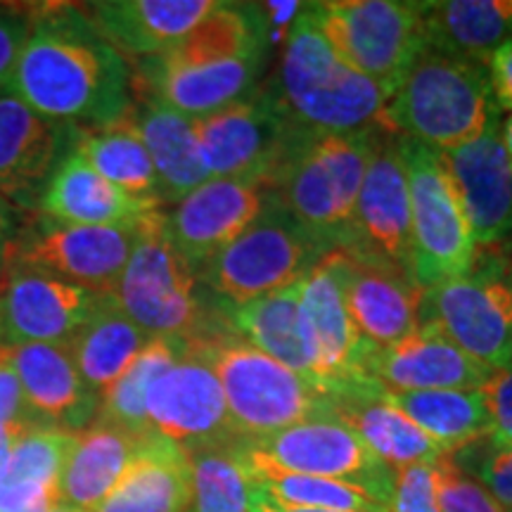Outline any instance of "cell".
<instances>
[{"instance_id": "obj_16", "label": "cell", "mask_w": 512, "mask_h": 512, "mask_svg": "<svg viewBox=\"0 0 512 512\" xmlns=\"http://www.w3.org/2000/svg\"><path fill=\"white\" fill-rule=\"evenodd\" d=\"M302 318L313 366V382L328 394L366 377L370 349L351 320L342 278L332 252L302 280Z\"/></svg>"}, {"instance_id": "obj_31", "label": "cell", "mask_w": 512, "mask_h": 512, "mask_svg": "<svg viewBox=\"0 0 512 512\" xmlns=\"http://www.w3.org/2000/svg\"><path fill=\"white\" fill-rule=\"evenodd\" d=\"M226 318L235 335L313 382L309 339L302 318V283L228 309Z\"/></svg>"}, {"instance_id": "obj_51", "label": "cell", "mask_w": 512, "mask_h": 512, "mask_svg": "<svg viewBox=\"0 0 512 512\" xmlns=\"http://www.w3.org/2000/svg\"><path fill=\"white\" fill-rule=\"evenodd\" d=\"M496 252H498V256H501V259L505 261V266H508V271L512 273V233H510V238L505 240L503 245L496 249Z\"/></svg>"}, {"instance_id": "obj_50", "label": "cell", "mask_w": 512, "mask_h": 512, "mask_svg": "<svg viewBox=\"0 0 512 512\" xmlns=\"http://www.w3.org/2000/svg\"><path fill=\"white\" fill-rule=\"evenodd\" d=\"M55 501H57V496H46V498H41V501L31 503L29 508H24V510H19V512H48L50 508H53Z\"/></svg>"}, {"instance_id": "obj_53", "label": "cell", "mask_w": 512, "mask_h": 512, "mask_svg": "<svg viewBox=\"0 0 512 512\" xmlns=\"http://www.w3.org/2000/svg\"><path fill=\"white\" fill-rule=\"evenodd\" d=\"M0 344H3V297H0Z\"/></svg>"}, {"instance_id": "obj_8", "label": "cell", "mask_w": 512, "mask_h": 512, "mask_svg": "<svg viewBox=\"0 0 512 512\" xmlns=\"http://www.w3.org/2000/svg\"><path fill=\"white\" fill-rule=\"evenodd\" d=\"M420 325H434L482 366L512 368V273L496 249L460 278L422 290Z\"/></svg>"}, {"instance_id": "obj_21", "label": "cell", "mask_w": 512, "mask_h": 512, "mask_svg": "<svg viewBox=\"0 0 512 512\" xmlns=\"http://www.w3.org/2000/svg\"><path fill=\"white\" fill-rule=\"evenodd\" d=\"M332 256L351 320L370 349L389 347L418 328L422 287L411 275L347 249H335Z\"/></svg>"}, {"instance_id": "obj_4", "label": "cell", "mask_w": 512, "mask_h": 512, "mask_svg": "<svg viewBox=\"0 0 512 512\" xmlns=\"http://www.w3.org/2000/svg\"><path fill=\"white\" fill-rule=\"evenodd\" d=\"M498 117L486 64L427 48L387 100L382 124L396 136L448 152L472 143Z\"/></svg>"}, {"instance_id": "obj_24", "label": "cell", "mask_w": 512, "mask_h": 512, "mask_svg": "<svg viewBox=\"0 0 512 512\" xmlns=\"http://www.w3.org/2000/svg\"><path fill=\"white\" fill-rule=\"evenodd\" d=\"M219 0H98L81 5L100 36L124 57H155L190 34Z\"/></svg>"}, {"instance_id": "obj_22", "label": "cell", "mask_w": 512, "mask_h": 512, "mask_svg": "<svg viewBox=\"0 0 512 512\" xmlns=\"http://www.w3.org/2000/svg\"><path fill=\"white\" fill-rule=\"evenodd\" d=\"M366 377L384 392L484 389L494 370L458 349L434 325H418L411 335L370 351Z\"/></svg>"}, {"instance_id": "obj_18", "label": "cell", "mask_w": 512, "mask_h": 512, "mask_svg": "<svg viewBox=\"0 0 512 512\" xmlns=\"http://www.w3.org/2000/svg\"><path fill=\"white\" fill-rule=\"evenodd\" d=\"M266 183L247 178H209L164 214L166 233L188 264L200 271L259 216Z\"/></svg>"}, {"instance_id": "obj_25", "label": "cell", "mask_w": 512, "mask_h": 512, "mask_svg": "<svg viewBox=\"0 0 512 512\" xmlns=\"http://www.w3.org/2000/svg\"><path fill=\"white\" fill-rule=\"evenodd\" d=\"M330 418L349 427L392 470L434 465L446 456L415 422L387 401L375 382L351 384L332 394Z\"/></svg>"}, {"instance_id": "obj_20", "label": "cell", "mask_w": 512, "mask_h": 512, "mask_svg": "<svg viewBox=\"0 0 512 512\" xmlns=\"http://www.w3.org/2000/svg\"><path fill=\"white\" fill-rule=\"evenodd\" d=\"M3 297V344H67L107 297L50 275L8 271Z\"/></svg>"}, {"instance_id": "obj_43", "label": "cell", "mask_w": 512, "mask_h": 512, "mask_svg": "<svg viewBox=\"0 0 512 512\" xmlns=\"http://www.w3.org/2000/svg\"><path fill=\"white\" fill-rule=\"evenodd\" d=\"M31 15H34V10L0 5V91H5V86H8L17 57L22 53L24 41H27Z\"/></svg>"}, {"instance_id": "obj_37", "label": "cell", "mask_w": 512, "mask_h": 512, "mask_svg": "<svg viewBox=\"0 0 512 512\" xmlns=\"http://www.w3.org/2000/svg\"><path fill=\"white\" fill-rule=\"evenodd\" d=\"M245 465V463H242ZM254 489L268 501L294 510L337 512H389L368 491L337 479L294 475L275 467H247Z\"/></svg>"}, {"instance_id": "obj_1", "label": "cell", "mask_w": 512, "mask_h": 512, "mask_svg": "<svg viewBox=\"0 0 512 512\" xmlns=\"http://www.w3.org/2000/svg\"><path fill=\"white\" fill-rule=\"evenodd\" d=\"M5 95L60 124L117 126L133 107V74L81 5H43L5 86Z\"/></svg>"}, {"instance_id": "obj_2", "label": "cell", "mask_w": 512, "mask_h": 512, "mask_svg": "<svg viewBox=\"0 0 512 512\" xmlns=\"http://www.w3.org/2000/svg\"><path fill=\"white\" fill-rule=\"evenodd\" d=\"M380 126L351 133L299 128L271 178L275 197L328 252L347 247L358 192L382 138Z\"/></svg>"}, {"instance_id": "obj_46", "label": "cell", "mask_w": 512, "mask_h": 512, "mask_svg": "<svg viewBox=\"0 0 512 512\" xmlns=\"http://www.w3.org/2000/svg\"><path fill=\"white\" fill-rule=\"evenodd\" d=\"M19 226H22L19 223V211L0 195V268H5V254H8Z\"/></svg>"}, {"instance_id": "obj_17", "label": "cell", "mask_w": 512, "mask_h": 512, "mask_svg": "<svg viewBox=\"0 0 512 512\" xmlns=\"http://www.w3.org/2000/svg\"><path fill=\"white\" fill-rule=\"evenodd\" d=\"M501 117L482 136L439 152L470 223L477 252L498 249L512 233V159L501 140Z\"/></svg>"}, {"instance_id": "obj_23", "label": "cell", "mask_w": 512, "mask_h": 512, "mask_svg": "<svg viewBox=\"0 0 512 512\" xmlns=\"http://www.w3.org/2000/svg\"><path fill=\"white\" fill-rule=\"evenodd\" d=\"M12 361L36 427L79 434L93 425L100 396L81 380L67 344L12 347Z\"/></svg>"}, {"instance_id": "obj_3", "label": "cell", "mask_w": 512, "mask_h": 512, "mask_svg": "<svg viewBox=\"0 0 512 512\" xmlns=\"http://www.w3.org/2000/svg\"><path fill=\"white\" fill-rule=\"evenodd\" d=\"M271 86L294 124L318 133L380 126L389 100L375 81L335 53L313 22L309 5L287 29Z\"/></svg>"}, {"instance_id": "obj_47", "label": "cell", "mask_w": 512, "mask_h": 512, "mask_svg": "<svg viewBox=\"0 0 512 512\" xmlns=\"http://www.w3.org/2000/svg\"><path fill=\"white\" fill-rule=\"evenodd\" d=\"M252 512H337V510H294V508H283V505H275L268 501L266 496H261L259 491L254 489L252 484Z\"/></svg>"}, {"instance_id": "obj_7", "label": "cell", "mask_w": 512, "mask_h": 512, "mask_svg": "<svg viewBox=\"0 0 512 512\" xmlns=\"http://www.w3.org/2000/svg\"><path fill=\"white\" fill-rule=\"evenodd\" d=\"M328 254L271 190L259 216L211 256L197 278L211 299L228 311L302 283Z\"/></svg>"}, {"instance_id": "obj_49", "label": "cell", "mask_w": 512, "mask_h": 512, "mask_svg": "<svg viewBox=\"0 0 512 512\" xmlns=\"http://www.w3.org/2000/svg\"><path fill=\"white\" fill-rule=\"evenodd\" d=\"M501 140H503L505 152H508V157L512 159V114L501 124Z\"/></svg>"}, {"instance_id": "obj_14", "label": "cell", "mask_w": 512, "mask_h": 512, "mask_svg": "<svg viewBox=\"0 0 512 512\" xmlns=\"http://www.w3.org/2000/svg\"><path fill=\"white\" fill-rule=\"evenodd\" d=\"M147 420L152 432L174 441L185 453L238 441L219 377L192 344L181 361L152 382Z\"/></svg>"}, {"instance_id": "obj_32", "label": "cell", "mask_w": 512, "mask_h": 512, "mask_svg": "<svg viewBox=\"0 0 512 512\" xmlns=\"http://www.w3.org/2000/svg\"><path fill=\"white\" fill-rule=\"evenodd\" d=\"M150 339L152 335H147L112 297H107L95 316L69 339L67 349L81 380L102 399Z\"/></svg>"}, {"instance_id": "obj_39", "label": "cell", "mask_w": 512, "mask_h": 512, "mask_svg": "<svg viewBox=\"0 0 512 512\" xmlns=\"http://www.w3.org/2000/svg\"><path fill=\"white\" fill-rule=\"evenodd\" d=\"M451 460L512 512V441L489 437L451 453Z\"/></svg>"}, {"instance_id": "obj_38", "label": "cell", "mask_w": 512, "mask_h": 512, "mask_svg": "<svg viewBox=\"0 0 512 512\" xmlns=\"http://www.w3.org/2000/svg\"><path fill=\"white\" fill-rule=\"evenodd\" d=\"M188 512H252V477L235 451V441L188 453Z\"/></svg>"}, {"instance_id": "obj_40", "label": "cell", "mask_w": 512, "mask_h": 512, "mask_svg": "<svg viewBox=\"0 0 512 512\" xmlns=\"http://www.w3.org/2000/svg\"><path fill=\"white\" fill-rule=\"evenodd\" d=\"M439 512H508L475 477L444 456L432 465Z\"/></svg>"}, {"instance_id": "obj_27", "label": "cell", "mask_w": 512, "mask_h": 512, "mask_svg": "<svg viewBox=\"0 0 512 512\" xmlns=\"http://www.w3.org/2000/svg\"><path fill=\"white\" fill-rule=\"evenodd\" d=\"M124 124L136 133L152 159L162 204L181 202L185 195L209 181L190 117L159 100L138 98Z\"/></svg>"}, {"instance_id": "obj_35", "label": "cell", "mask_w": 512, "mask_h": 512, "mask_svg": "<svg viewBox=\"0 0 512 512\" xmlns=\"http://www.w3.org/2000/svg\"><path fill=\"white\" fill-rule=\"evenodd\" d=\"M74 145L83 159L114 188L126 192L133 200L162 209L159 181L145 145L124 121L110 128L76 126Z\"/></svg>"}, {"instance_id": "obj_44", "label": "cell", "mask_w": 512, "mask_h": 512, "mask_svg": "<svg viewBox=\"0 0 512 512\" xmlns=\"http://www.w3.org/2000/svg\"><path fill=\"white\" fill-rule=\"evenodd\" d=\"M484 392L491 411V437L512 441V368L494 373Z\"/></svg>"}, {"instance_id": "obj_52", "label": "cell", "mask_w": 512, "mask_h": 512, "mask_svg": "<svg viewBox=\"0 0 512 512\" xmlns=\"http://www.w3.org/2000/svg\"><path fill=\"white\" fill-rule=\"evenodd\" d=\"M48 512H83V510H76V508H72V505H64L60 501H55L53 508H50Z\"/></svg>"}, {"instance_id": "obj_36", "label": "cell", "mask_w": 512, "mask_h": 512, "mask_svg": "<svg viewBox=\"0 0 512 512\" xmlns=\"http://www.w3.org/2000/svg\"><path fill=\"white\" fill-rule=\"evenodd\" d=\"M190 342L183 337H152L145 349L133 358V363L124 370V375L107 389L100 399L98 418L119 430L138 434H150V420H147V392L152 382L164 370H169L176 361H181Z\"/></svg>"}, {"instance_id": "obj_34", "label": "cell", "mask_w": 512, "mask_h": 512, "mask_svg": "<svg viewBox=\"0 0 512 512\" xmlns=\"http://www.w3.org/2000/svg\"><path fill=\"white\" fill-rule=\"evenodd\" d=\"M74 441L76 434L38 427L19 434L0 470V512H19L41 498L57 496Z\"/></svg>"}, {"instance_id": "obj_5", "label": "cell", "mask_w": 512, "mask_h": 512, "mask_svg": "<svg viewBox=\"0 0 512 512\" xmlns=\"http://www.w3.org/2000/svg\"><path fill=\"white\" fill-rule=\"evenodd\" d=\"M112 299L152 337L204 339L228 328L226 311L200 285L197 271L166 233L164 211H152L138 226Z\"/></svg>"}, {"instance_id": "obj_19", "label": "cell", "mask_w": 512, "mask_h": 512, "mask_svg": "<svg viewBox=\"0 0 512 512\" xmlns=\"http://www.w3.org/2000/svg\"><path fill=\"white\" fill-rule=\"evenodd\" d=\"M76 126L46 119L12 95H0V195L17 211H38L46 185Z\"/></svg>"}, {"instance_id": "obj_45", "label": "cell", "mask_w": 512, "mask_h": 512, "mask_svg": "<svg viewBox=\"0 0 512 512\" xmlns=\"http://www.w3.org/2000/svg\"><path fill=\"white\" fill-rule=\"evenodd\" d=\"M486 72L498 110L512 112V41H505L489 55Z\"/></svg>"}, {"instance_id": "obj_10", "label": "cell", "mask_w": 512, "mask_h": 512, "mask_svg": "<svg viewBox=\"0 0 512 512\" xmlns=\"http://www.w3.org/2000/svg\"><path fill=\"white\" fill-rule=\"evenodd\" d=\"M399 150L411 192V275L427 290L470 271L477 245L439 152L401 136Z\"/></svg>"}, {"instance_id": "obj_6", "label": "cell", "mask_w": 512, "mask_h": 512, "mask_svg": "<svg viewBox=\"0 0 512 512\" xmlns=\"http://www.w3.org/2000/svg\"><path fill=\"white\" fill-rule=\"evenodd\" d=\"M190 344L219 377L238 439L268 437L297 422L330 418L332 394L252 347L230 325Z\"/></svg>"}, {"instance_id": "obj_28", "label": "cell", "mask_w": 512, "mask_h": 512, "mask_svg": "<svg viewBox=\"0 0 512 512\" xmlns=\"http://www.w3.org/2000/svg\"><path fill=\"white\" fill-rule=\"evenodd\" d=\"M190 458L181 446L150 432L117 486L93 512H188Z\"/></svg>"}, {"instance_id": "obj_26", "label": "cell", "mask_w": 512, "mask_h": 512, "mask_svg": "<svg viewBox=\"0 0 512 512\" xmlns=\"http://www.w3.org/2000/svg\"><path fill=\"white\" fill-rule=\"evenodd\" d=\"M38 211L50 219L74 223V226L114 228L138 226L145 216L159 209L133 200L126 192L114 188L83 159L72 143L50 176Z\"/></svg>"}, {"instance_id": "obj_15", "label": "cell", "mask_w": 512, "mask_h": 512, "mask_svg": "<svg viewBox=\"0 0 512 512\" xmlns=\"http://www.w3.org/2000/svg\"><path fill=\"white\" fill-rule=\"evenodd\" d=\"M344 249L411 275V192L396 133H382L377 143Z\"/></svg>"}, {"instance_id": "obj_13", "label": "cell", "mask_w": 512, "mask_h": 512, "mask_svg": "<svg viewBox=\"0 0 512 512\" xmlns=\"http://www.w3.org/2000/svg\"><path fill=\"white\" fill-rule=\"evenodd\" d=\"M192 126L209 178H247L268 188L304 128L290 119L271 83L256 86L226 110L192 119Z\"/></svg>"}, {"instance_id": "obj_30", "label": "cell", "mask_w": 512, "mask_h": 512, "mask_svg": "<svg viewBox=\"0 0 512 512\" xmlns=\"http://www.w3.org/2000/svg\"><path fill=\"white\" fill-rule=\"evenodd\" d=\"M427 48L486 64L512 41V0H444L422 3Z\"/></svg>"}, {"instance_id": "obj_9", "label": "cell", "mask_w": 512, "mask_h": 512, "mask_svg": "<svg viewBox=\"0 0 512 512\" xmlns=\"http://www.w3.org/2000/svg\"><path fill=\"white\" fill-rule=\"evenodd\" d=\"M309 12L335 53L392 98L413 62L427 50L422 3L330 0Z\"/></svg>"}, {"instance_id": "obj_29", "label": "cell", "mask_w": 512, "mask_h": 512, "mask_svg": "<svg viewBox=\"0 0 512 512\" xmlns=\"http://www.w3.org/2000/svg\"><path fill=\"white\" fill-rule=\"evenodd\" d=\"M145 437L147 434L138 437L95 420L91 427L76 434L74 448L57 482V501L93 512L117 486Z\"/></svg>"}, {"instance_id": "obj_33", "label": "cell", "mask_w": 512, "mask_h": 512, "mask_svg": "<svg viewBox=\"0 0 512 512\" xmlns=\"http://www.w3.org/2000/svg\"><path fill=\"white\" fill-rule=\"evenodd\" d=\"M384 392V389H382ZM446 456L491 434V411L484 389H434V392H384Z\"/></svg>"}, {"instance_id": "obj_42", "label": "cell", "mask_w": 512, "mask_h": 512, "mask_svg": "<svg viewBox=\"0 0 512 512\" xmlns=\"http://www.w3.org/2000/svg\"><path fill=\"white\" fill-rule=\"evenodd\" d=\"M389 512H439L437 498H434L432 465H411L394 472Z\"/></svg>"}, {"instance_id": "obj_11", "label": "cell", "mask_w": 512, "mask_h": 512, "mask_svg": "<svg viewBox=\"0 0 512 512\" xmlns=\"http://www.w3.org/2000/svg\"><path fill=\"white\" fill-rule=\"evenodd\" d=\"M235 451L245 467H275L323 479L349 482L368 491L389 510L394 472L335 418H313L259 439H238Z\"/></svg>"}, {"instance_id": "obj_41", "label": "cell", "mask_w": 512, "mask_h": 512, "mask_svg": "<svg viewBox=\"0 0 512 512\" xmlns=\"http://www.w3.org/2000/svg\"><path fill=\"white\" fill-rule=\"evenodd\" d=\"M27 430H36V425L24 401L22 382L12 361V347L0 344V432L19 434Z\"/></svg>"}, {"instance_id": "obj_12", "label": "cell", "mask_w": 512, "mask_h": 512, "mask_svg": "<svg viewBox=\"0 0 512 512\" xmlns=\"http://www.w3.org/2000/svg\"><path fill=\"white\" fill-rule=\"evenodd\" d=\"M138 226H74L36 214L19 226L5 254V271L50 275L112 297L136 245Z\"/></svg>"}, {"instance_id": "obj_48", "label": "cell", "mask_w": 512, "mask_h": 512, "mask_svg": "<svg viewBox=\"0 0 512 512\" xmlns=\"http://www.w3.org/2000/svg\"><path fill=\"white\" fill-rule=\"evenodd\" d=\"M22 434V432H19ZM17 432H0V470H3L5 463H8V456L12 451V444H15V439L19 437Z\"/></svg>"}]
</instances>
